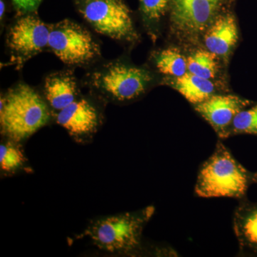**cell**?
Segmentation results:
<instances>
[{"label":"cell","mask_w":257,"mask_h":257,"mask_svg":"<svg viewBox=\"0 0 257 257\" xmlns=\"http://www.w3.org/2000/svg\"><path fill=\"white\" fill-rule=\"evenodd\" d=\"M54 119L43 95L19 83L1 96L0 128L4 138L23 143Z\"/></svg>","instance_id":"6da1fadb"},{"label":"cell","mask_w":257,"mask_h":257,"mask_svg":"<svg viewBox=\"0 0 257 257\" xmlns=\"http://www.w3.org/2000/svg\"><path fill=\"white\" fill-rule=\"evenodd\" d=\"M256 173L246 170L221 141L199 167L194 193L199 197L246 198L248 189L256 184Z\"/></svg>","instance_id":"7a4b0ae2"},{"label":"cell","mask_w":257,"mask_h":257,"mask_svg":"<svg viewBox=\"0 0 257 257\" xmlns=\"http://www.w3.org/2000/svg\"><path fill=\"white\" fill-rule=\"evenodd\" d=\"M155 209L101 216L91 221L81 237L87 236L96 247L114 254L135 256L143 251V233Z\"/></svg>","instance_id":"3957f363"},{"label":"cell","mask_w":257,"mask_h":257,"mask_svg":"<svg viewBox=\"0 0 257 257\" xmlns=\"http://www.w3.org/2000/svg\"><path fill=\"white\" fill-rule=\"evenodd\" d=\"M155 82L149 69L116 60L96 67L87 76V84L99 100L125 104L140 99Z\"/></svg>","instance_id":"277c9868"},{"label":"cell","mask_w":257,"mask_h":257,"mask_svg":"<svg viewBox=\"0 0 257 257\" xmlns=\"http://www.w3.org/2000/svg\"><path fill=\"white\" fill-rule=\"evenodd\" d=\"M77 10L98 33L122 42L138 40L131 12L123 0H75Z\"/></svg>","instance_id":"5b68a950"},{"label":"cell","mask_w":257,"mask_h":257,"mask_svg":"<svg viewBox=\"0 0 257 257\" xmlns=\"http://www.w3.org/2000/svg\"><path fill=\"white\" fill-rule=\"evenodd\" d=\"M50 26L48 49L64 64L83 67L100 57V46L82 25L66 19Z\"/></svg>","instance_id":"8992f818"},{"label":"cell","mask_w":257,"mask_h":257,"mask_svg":"<svg viewBox=\"0 0 257 257\" xmlns=\"http://www.w3.org/2000/svg\"><path fill=\"white\" fill-rule=\"evenodd\" d=\"M231 0H171L170 27L181 41L194 44Z\"/></svg>","instance_id":"52a82bcc"},{"label":"cell","mask_w":257,"mask_h":257,"mask_svg":"<svg viewBox=\"0 0 257 257\" xmlns=\"http://www.w3.org/2000/svg\"><path fill=\"white\" fill-rule=\"evenodd\" d=\"M50 32V25L36 13L18 16L7 33L11 64L21 69L28 60L48 48Z\"/></svg>","instance_id":"ba28073f"},{"label":"cell","mask_w":257,"mask_h":257,"mask_svg":"<svg viewBox=\"0 0 257 257\" xmlns=\"http://www.w3.org/2000/svg\"><path fill=\"white\" fill-rule=\"evenodd\" d=\"M56 122L63 127L77 143L92 140L100 128L103 114L94 99L81 95L54 116Z\"/></svg>","instance_id":"9c48e42d"},{"label":"cell","mask_w":257,"mask_h":257,"mask_svg":"<svg viewBox=\"0 0 257 257\" xmlns=\"http://www.w3.org/2000/svg\"><path fill=\"white\" fill-rule=\"evenodd\" d=\"M252 103L234 94H216L194 107L214 128L219 138L226 139L236 115Z\"/></svg>","instance_id":"30bf717a"},{"label":"cell","mask_w":257,"mask_h":257,"mask_svg":"<svg viewBox=\"0 0 257 257\" xmlns=\"http://www.w3.org/2000/svg\"><path fill=\"white\" fill-rule=\"evenodd\" d=\"M238 39L237 23L231 13H224L219 15L203 35L206 50L224 62L229 60Z\"/></svg>","instance_id":"8fae6325"},{"label":"cell","mask_w":257,"mask_h":257,"mask_svg":"<svg viewBox=\"0 0 257 257\" xmlns=\"http://www.w3.org/2000/svg\"><path fill=\"white\" fill-rule=\"evenodd\" d=\"M43 95L53 116L81 96L78 83L71 71L49 74L44 82Z\"/></svg>","instance_id":"7c38bea8"},{"label":"cell","mask_w":257,"mask_h":257,"mask_svg":"<svg viewBox=\"0 0 257 257\" xmlns=\"http://www.w3.org/2000/svg\"><path fill=\"white\" fill-rule=\"evenodd\" d=\"M233 216V228L243 253L257 255V202L239 200Z\"/></svg>","instance_id":"4fadbf2b"},{"label":"cell","mask_w":257,"mask_h":257,"mask_svg":"<svg viewBox=\"0 0 257 257\" xmlns=\"http://www.w3.org/2000/svg\"><path fill=\"white\" fill-rule=\"evenodd\" d=\"M166 81L193 106L218 94L217 87L211 79L203 78L189 72L182 77H172Z\"/></svg>","instance_id":"5bb4252c"},{"label":"cell","mask_w":257,"mask_h":257,"mask_svg":"<svg viewBox=\"0 0 257 257\" xmlns=\"http://www.w3.org/2000/svg\"><path fill=\"white\" fill-rule=\"evenodd\" d=\"M153 61L161 73L172 77H179L188 72L187 59L175 47L155 52Z\"/></svg>","instance_id":"9a60e30c"},{"label":"cell","mask_w":257,"mask_h":257,"mask_svg":"<svg viewBox=\"0 0 257 257\" xmlns=\"http://www.w3.org/2000/svg\"><path fill=\"white\" fill-rule=\"evenodd\" d=\"M22 143L5 139L0 145V169L3 175H15L28 169Z\"/></svg>","instance_id":"2e32d148"},{"label":"cell","mask_w":257,"mask_h":257,"mask_svg":"<svg viewBox=\"0 0 257 257\" xmlns=\"http://www.w3.org/2000/svg\"><path fill=\"white\" fill-rule=\"evenodd\" d=\"M144 26L152 39L156 40L162 18L170 10L171 0H139Z\"/></svg>","instance_id":"e0dca14e"},{"label":"cell","mask_w":257,"mask_h":257,"mask_svg":"<svg viewBox=\"0 0 257 257\" xmlns=\"http://www.w3.org/2000/svg\"><path fill=\"white\" fill-rule=\"evenodd\" d=\"M217 57L207 50H199L187 58L188 72L207 79L216 77L218 72Z\"/></svg>","instance_id":"ac0fdd59"},{"label":"cell","mask_w":257,"mask_h":257,"mask_svg":"<svg viewBox=\"0 0 257 257\" xmlns=\"http://www.w3.org/2000/svg\"><path fill=\"white\" fill-rule=\"evenodd\" d=\"M252 135L257 136V103L245 108L235 116L226 135V138L234 135Z\"/></svg>","instance_id":"d6986e66"},{"label":"cell","mask_w":257,"mask_h":257,"mask_svg":"<svg viewBox=\"0 0 257 257\" xmlns=\"http://www.w3.org/2000/svg\"><path fill=\"white\" fill-rule=\"evenodd\" d=\"M18 16L36 13L43 0H12Z\"/></svg>","instance_id":"ffe728a7"},{"label":"cell","mask_w":257,"mask_h":257,"mask_svg":"<svg viewBox=\"0 0 257 257\" xmlns=\"http://www.w3.org/2000/svg\"><path fill=\"white\" fill-rule=\"evenodd\" d=\"M5 10H6V5H5V0H1V2H0V17H1V21L5 20Z\"/></svg>","instance_id":"44dd1931"},{"label":"cell","mask_w":257,"mask_h":257,"mask_svg":"<svg viewBox=\"0 0 257 257\" xmlns=\"http://www.w3.org/2000/svg\"><path fill=\"white\" fill-rule=\"evenodd\" d=\"M256 184H257V172H256Z\"/></svg>","instance_id":"7402d4cb"}]
</instances>
